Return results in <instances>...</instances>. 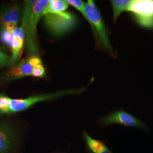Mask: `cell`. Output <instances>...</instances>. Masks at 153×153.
<instances>
[{
  "instance_id": "obj_1",
  "label": "cell",
  "mask_w": 153,
  "mask_h": 153,
  "mask_svg": "<svg viewBox=\"0 0 153 153\" xmlns=\"http://www.w3.org/2000/svg\"><path fill=\"white\" fill-rule=\"evenodd\" d=\"M43 16L46 27L49 33L55 36H61L69 33L78 23L76 16L69 11L47 13Z\"/></svg>"
},
{
  "instance_id": "obj_2",
  "label": "cell",
  "mask_w": 153,
  "mask_h": 153,
  "mask_svg": "<svg viewBox=\"0 0 153 153\" xmlns=\"http://www.w3.org/2000/svg\"><path fill=\"white\" fill-rule=\"evenodd\" d=\"M49 1L38 0L33 6L25 30V40L28 56H36L38 53L37 42V25L42 16L44 9Z\"/></svg>"
},
{
  "instance_id": "obj_3",
  "label": "cell",
  "mask_w": 153,
  "mask_h": 153,
  "mask_svg": "<svg viewBox=\"0 0 153 153\" xmlns=\"http://www.w3.org/2000/svg\"><path fill=\"white\" fill-rule=\"evenodd\" d=\"M85 90V88L78 90H66L56 93L45 94L35 95L25 99H11L10 100V114L19 112L28 109L39 102L47 101L53 99L70 94L82 93Z\"/></svg>"
},
{
  "instance_id": "obj_4",
  "label": "cell",
  "mask_w": 153,
  "mask_h": 153,
  "mask_svg": "<svg viewBox=\"0 0 153 153\" xmlns=\"http://www.w3.org/2000/svg\"><path fill=\"white\" fill-rule=\"evenodd\" d=\"M85 6L88 22L91 26L93 31H95V33H97L101 43L104 48L109 52H112V48L109 43L102 16L94 1L88 0L85 3Z\"/></svg>"
},
{
  "instance_id": "obj_5",
  "label": "cell",
  "mask_w": 153,
  "mask_h": 153,
  "mask_svg": "<svg viewBox=\"0 0 153 153\" xmlns=\"http://www.w3.org/2000/svg\"><path fill=\"white\" fill-rule=\"evenodd\" d=\"M126 11L131 13L141 26L153 28V0L131 1Z\"/></svg>"
},
{
  "instance_id": "obj_6",
  "label": "cell",
  "mask_w": 153,
  "mask_h": 153,
  "mask_svg": "<svg viewBox=\"0 0 153 153\" xmlns=\"http://www.w3.org/2000/svg\"><path fill=\"white\" fill-rule=\"evenodd\" d=\"M99 122L103 126L117 124L121 126L146 129V126L138 119L123 110L114 112L103 117Z\"/></svg>"
},
{
  "instance_id": "obj_7",
  "label": "cell",
  "mask_w": 153,
  "mask_h": 153,
  "mask_svg": "<svg viewBox=\"0 0 153 153\" xmlns=\"http://www.w3.org/2000/svg\"><path fill=\"white\" fill-rule=\"evenodd\" d=\"M42 63V61L38 56H28L8 71L6 74L5 79L13 81L31 76L34 66Z\"/></svg>"
},
{
  "instance_id": "obj_8",
  "label": "cell",
  "mask_w": 153,
  "mask_h": 153,
  "mask_svg": "<svg viewBox=\"0 0 153 153\" xmlns=\"http://www.w3.org/2000/svg\"><path fill=\"white\" fill-rule=\"evenodd\" d=\"M21 9L18 5L3 7L0 12V30L13 32L18 27Z\"/></svg>"
},
{
  "instance_id": "obj_9",
  "label": "cell",
  "mask_w": 153,
  "mask_h": 153,
  "mask_svg": "<svg viewBox=\"0 0 153 153\" xmlns=\"http://www.w3.org/2000/svg\"><path fill=\"white\" fill-rule=\"evenodd\" d=\"M14 37L9 48L11 52V65L20 58L25 40V31L21 27H17L13 32Z\"/></svg>"
},
{
  "instance_id": "obj_10",
  "label": "cell",
  "mask_w": 153,
  "mask_h": 153,
  "mask_svg": "<svg viewBox=\"0 0 153 153\" xmlns=\"http://www.w3.org/2000/svg\"><path fill=\"white\" fill-rule=\"evenodd\" d=\"M14 135L11 126L5 123H0V153H7L11 149Z\"/></svg>"
},
{
  "instance_id": "obj_11",
  "label": "cell",
  "mask_w": 153,
  "mask_h": 153,
  "mask_svg": "<svg viewBox=\"0 0 153 153\" xmlns=\"http://www.w3.org/2000/svg\"><path fill=\"white\" fill-rule=\"evenodd\" d=\"M82 137L88 153H113L109 150L104 141L94 138L85 131L82 133Z\"/></svg>"
},
{
  "instance_id": "obj_12",
  "label": "cell",
  "mask_w": 153,
  "mask_h": 153,
  "mask_svg": "<svg viewBox=\"0 0 153 153\" xmlns=\"http://www.w3.org/2000/svg\"><path fill=\"white\" fill-rule=\"evenodd\" d=\"M69 7V4L64 0H51L44 9L42 16L51 13H60L65 11Z\"/></svg>"
},
{
  "instance_id": "obj_13",
  "label": "cell",
  "mask_w": 153,
  "mask_h": 153,
  "mask_svg": "<svg viewBox=\"0 0 153 153\" xmlns=\"http://www.w3.org/2000/svg\"><path fill=\"white\" fill-rule=\"evenodd\" d=\"M36 0H27L25 1L24 9L22 13V23L20 27L22 28L25 31L27 27L28 19L31 14L33 6L36 2Z\"/></svg>"
},
{
  "instance_id": "obj_14",
  "label": "cell",
  "mask_w": 153,
  "mask_h": 153,
  "mask_svg": "<svg viewBox=\"0 0 153 153\" xmlns=\"http://www.w3.org/2000/svg\"><path fill=\"white\" fill-rule=\"evenodd\" d=\"M131 1L129 0H112L111 1L112 7L114 11V21L116 22L118 17L123 11L126 9L131 4Z\"/></svg>"
},
{
  "instance_id": "obj_15",
  "label": "cell",
  "mask_w": 153,
  "mask_h": 153,
  "mask_svg": "<svg viewBox=\"0 0 153 153\" xmlns=\"http://www.w3.org/2000/svg\"><path fill=\"white\" fill-rule=\"evenodd\" d=\"M66 1L69 4V5L72 6L73 7L76 8V10L79 11L88 22V16L85 10V3H84L81 0H67Z\"/></svg>"
},
{
  "instance_id": "obj_16",
  "label": "cell",
  "mask_w": 153,
  "mask_h": 153,
  "mask_svg": "<svg viewBox=\"0 0 153 153\" xmlns=\"http://www.w3.org/2000/svg\"><path fill=\"white\" fill-rule=\"evenodd\" d=\"M10 98L2 94L0 98V112L2 115L10 114Z\"/></svg>"
},
{
  "instance_id": "obj_17",
  "label": "cell",
  "mask_w": 153,
  "mask_h": 153,
  "mask_svg": "<svg viewBox=\"0 0 153 153\" xmlns=\"http://www.w3.org/2000/svg\"><path fill=\"white\" fill-rule=\"evenodd\" d=\"M13 32L5 30L0 31V40L3 44L7 45V47H9L14 37Z\"/></svg>"
},
{
  "instance_id": "obj_18",
  "label": "cell",
  "mask_w": 153,
  "mask_h": 153,
  "mask_svg": "<svg viewBox=\"0 0 153 153\" xmlns=\"http://www.w3.org/2000/svg\"><path fill=\"white\" fill-rule=\"evenodd\" d=\"M11 65V57L4 52L0 48V68Z\"/></svg>"
},
{
  "instance_id": "obj_19",
  "label": "cell",
  "mask_w": 153,
  "mask_h": 153,
  "mask_svg": "<svg viewBox=\"0 0 153 153\" xmlns=\"http://www.w3.org/2000/svg\"><path fill=\"white\" fill-rule=\"evenodd\" d=\"M31 76L35 77L43 78L45 76V71L43 64H40L34 66Z\"/></svg>"
},
{
  "instance_id": "obj_20",
  "label": "cell",
  "mask_w": 153,
  "mask_h": 153,
  "mask_svg": "<svg viewBox=\"0 0 153 153\" xmlns=\"http://www.w3.org/2000/svg\"><path fill=\"white\" fill-rule=\"evenodd\" d=\"M1 95H2V94H0V98H1ZM1 115H2V114H1V112H0V116H1Z\"/></svg>"
}]
</instances>
